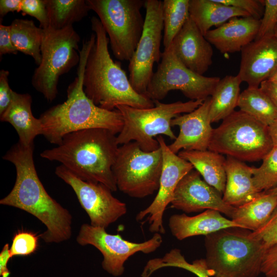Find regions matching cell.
<instances>
[{
	"label": "cell",
	"mask_w": 277,
	"mask_h": 277,
	"mask_svg": "<svg viewBox=\"0 0 277 277\" xmlns=\"http://www.w3.org/2000/svg\"><path fill=\"white\" fill-rule=\"evenodd\" d=\"M10 28L11 39L17 51L31 56L38 66L42 61L43 29L32 20L22 18L14 19Z\"/></svg>",
	"instance_id": "obj_28"
},
{
	"label": "cell",
	"mask_w": 277,
	"mask_h": 277,
	"mask_svg": "<svg viewBox=\"0 0 277 277\" xmlns=\"http://www.w3.org/2000/svg\"><path fill=\"white\" fill-rule=\"evenodd\" d=\"M238 107L262 124L268 126L277 119V108L260 88H248L240 95Z\"/></svg>",
	"instance_id": "obj_29"
},
{
	"label": "cell",
	"mask_w": 277,
	"mask_h": 277,
	"mask_svg": "<svg viewBox=\"0 0 277 277\" xmlns=\"http://www.w3.org/2000/svg\"><path fill=\"white\" fill-rule=\"evenodd\" d=\"M22 0H1L0 17L2 19L9 12L21 11Z\"/></svg>",
	"instance_id": "obj_42"
},
{
	"label": "cell",
	"mask_w": 277,
	"mask_h": 277,
	"mask_svg": "<svg viewBox=\"0 0 277 277\" xmlns=\"http://www.w3.org/2000/svg\"><path fill=\"white\" fill-rule=\"evenodd\" d=\"M261 19L235 17L205 34L206 39L222 53L239 52L255 40Z\"/></svg>",
	"instance_id": "obj_20"
},
{
	"label": "cell",
	"mask_w": 277,
	"mask_h": 277,
	"mask_svg": "<svg viewBox=\"0 0 277 277\" xmlns=\"http://www.w3.org/2000/svg\"><path fill=\"white\" fill-rule=\"evenodd\" d=\"M49 27L61 29L80 22L90 10L87 0H45Z\"/></svg>",
	"instance_id": "obj_30"
},
{
	"label": "cell",
	"mask_w": 277,
	"mask_h": 277,
	"mask_svg": "<svg viewBox=\"0 0 277 277\" xmlns=\"http://www.w3.org/2000/svg\"><path fill=\"white\" fill-rule=\"evenodd\" d=\"M249 235L261 242L266 252L277 244V207L267 222Z\"/></svg>",
	"instance_id": "obj_35"
},
{
	"label": "cell",
	"mask_w": 277,
	"mask_h": 277,
	"mask_svg": "<svg viewBox=\"0 0 277 277\" xmlns=\"http://www.w3.org/2000/svg\"><path fill=\"white\" fill-rule=\"evenodd\" d=\"M178 155L190 163L209 185L223 194L226 183V159L221 154L207 150H181Z\"/></svg>",
	"instance_id": "obj_25"
},
{
	"label": "cell",
	"mask_w": 277,
	"mask_h": 277,
	"mask_svg": "<svg viewBox=\"0 0 277 277\" xmlns=\"http://www.w3.org/2000/svg\"><path fill=\"white\" fill-rule=\"evenodd\" d=\"M12 258L9 244H6L0 253V276L9 277L10 272L8 268L9 260Z\"/></svg>",
	"instance_id": "obj_43"
},
{
	"label": "cell",
	"mask_w": 277,
	"mask_h": 277,
	"mask_svg": "<svg viewBox=\"0 0 277 277\" xmlns=\"http://www.w3.org/2000/svg\"><path fill=\"white\" fill-rule=\"evenodd\" d=\"M80 39L73 26L61 29H43L42 61L34 71L31 84L48 102L56 97L61 76L79 64Z\"/></svg>",
	"instance_id": "obj_7"
},
{
	"label": "cell",
	"mask_w": 277,
	"mask_h": 277,
	"mask_svg": "<svg viewBox=\"0 0 277 277\" xmlns=\"http://www.w3.org/2000/svg\"><path fill=\"white\" fill-rule=\"evenodd\" d=\"M10 25H0V56L6 54H16L18 52L13 45L10 36Z\"/></svg>",
	"instance_id": "obj_41"
},
{
	"label": "cell",
	"mask_w": 277,
	"mask_h": 277,
	"mask_svg": "<svg viewBox=\"0 0 277 277\" xmlns=\"http://www.w3.org/2000/svg\"><path fill=\"white\" fill-rule=\"evenodd\" d=\"M106 229L83 224L76 238L81 246L91 245L103 254V268L114 276L122 275L124 263L131 255L138 252L148 254L155 251L163 239L160 233H155L150 239L142 243H135L123 239L119 234H111Z\"/></svg>",
	"instance_id": "obj_13"
},
{
	"label": "cell",
	"mask_w": 277,
	"mask_h": 277,
	"mask_svg": "<svg viewBox=\"0 0 277 277\" xmlns=\"http://www.w3.org/2000/svg\"><path fill=\"white\" fill-rule=\"evenodd\" d=\"M32 102L29 93L14 91L11 104L0 115L1 121L8 122L13 127L18 134V142L25 146L34 145L35 138L43 133L39 118L33 115Z\"/></svg>",
	"instance_id": "obj_22"
},
{
	"label": "cell",
	"mask_w": 277,
	"mask_h": 277,
	"mask_svg": "<svg viewBox=\"0 0 277 277\" xmlns=\"http://www.w3.org/2000/svg\"><path fill=\"white\" fill-rule=\"evenodd\" d=\"M201 176L193 169L181 179L175 189L171 207L188 213L215 210L231 218L235 207L225 203L222 194Z\"/></svg>",
	"instance_id": "obj_16"
},
{
	"label": "cell",
	"mask_w": 277,
	"mask_h": 277,
	"mask_svg": "<svg viewBox=\"0 0 277 277\" xmlns=\"http://www.w3.org/2000/svg\"><path fill=\"white\" fill-rule=\"evenodd\" d=\"M118 147L115 134L106 129L91 128L66 135L61 144L43 151L40 155L61 163L84 181L101 183L116 191L112 168Z\"/></svg>",
	"instance_id": "obj_4"
},
{
	"label": "cell",
	"mask_w": 277,
	"mask_h": 277,
	"mask_svg": "<svg viewBox=\"0 0 277 277\" xmlns=\"http://www.w3.org/2000/svg\"><path fill=\"white\" fill-rule=\"evenodd\" d=\"M264 10L255 39L274 35L277 25V0H264Z\"/></svg>",
	"instance_id": "obj_36"
},
{
	"label": "cell",
	"mask_w": 277,
	"mask_h": 277,
	"mask_svg": "<svg viewBox=\"0 0 277 277\" xmlns=\"http://www.w3.org/2000/svg\"><path fill=\"white\" fill-rule=\"evenodd\" d=\"M273 147L268 127L239 110L213 129L208 150L242 162H255Z\"/></svg>",
	"instance_id": "obj_8"
},
{
	"label": "cell",
	"mask_w": 277,
	"mask_h": 277,
	"mask_svg": "<svg viewBox=\"0 0 277 277\" xmlns=\"http://www.w3.org/2000/svg\"><path fill=\"white\" fill-rule=\"evenodd\" d=\"M241 52L238 74L248 87H260L277 68V37L273 35L255 39Z\"/></svg>",
	"instance_id": "obj_18"
},
{
	"label": "cell",
	"mask_w": 277,
	"mask_h": 277,
	"mask_svg": "<svg viewBox=\"0 0 277 277\" xmlns=\"http://www.w3.org/2000/svg\"><path fill=\"white\" fill-rule=\"evenodd\" d=\"M55 173L73 190L91 225L106 229L127 213L126 204L113 196L104 185L84 181L62 165L55 168Z\"/></svg>",
	"instance_id": "obj_14"
},
{
	"label": "cell",
	"mask_w": 277,
	"mask_h": 277,
	"mask_svg": "<svg viewBox=\"0 0 277 277\" xmlns=\"http://www.w3.org/2000/svg\"><path fill=\"white\" fill-rule=\"evenodd\" d=\"M242 82L238 74L220 79L211 95L209 118L211 123L223 120L238 106Z\"/></svg>",
	"instance_id": "obj_27"
},
{
	"label": "cell",
	"mask_w": 277,
	"mask_h": 277,
	"mask_svg": "<svg viewBox=\"0 0 277 277\" xmlns=\"http://www.w3.org/2000/svg\"><path fill=\"white\" fill-rule=\"evenodd\" d=\"M171 46L178 60L197 74L203 75L212 63V45L190 17L173 39Z\"/></svg>",
	"instance_id": "obj_19"
},
{
	"label": "cell",
	"mask_w": 277,
	"mask_h": 277,
	"mask_svg": "<svg viewBox=\"0 0 277 277\" xmlns=\"http://www.w3.org/2000/svg\"><path fill=\"white\" fill-rule=\"evenodd\" d=\"M262 160L259 167H252L253 181L259 192L277 187V147H273Z\"/></svg>",
	"instance_id": "obj_32"
},
{
	"label": "cell",
	"mask_w": 277,
	"mask_h": 277,
	"mask_svg": "<svg viewBox=\"0 0 277 277\" xmlns=\"http://www.w3.org/2000/svg\"><path fill=\"white\" fill-rule=\"evenodd\" d=\"M161 58L146 93L153 101H160L174 90L181 91L190 100L204 101L211 96L221 79L205 76L187 68L176 57L171 45L164 49Z\"/></svg>",
	"instance_id": "obj_11"
},
{
	"label": "cell",
	"mask_w": 277,
	"mask_h": 277,
	"mask_svg": "<svg viewBox=\"0 0 277 277\" xmlns=\"http://www.w3.org/2000/svg\"><path fill=\"white\" fill-rule=\"evenodd\" d=\"M169 227L172 235L179 240L195 235L206 236L224 229L242 228L222 216L219 211L212 209L193 216L184 213L172 215L169 220Z\"/></svg>",
	"instance_id": "obj_21"
},
{
	"label": "cell",
	"mask_w": 277,
	"mask_h": 277,
	"mask_svg": "<svg viewBox=\"0 0 277 277\" xmlns=\"http://www.w3.org/2000/svg\"><path fill=\"white\" fill-rule=\"evenodd\" d=\"M95 41L88 54L83 77L86 96L97 106L114 110L118 106L150 108L154 101L137 93L132 86L121 63L114 62L108 49L109 38L98 18H91Z\"/></svg>",
	"instance_id": "obj_3"
},
{
	"label": "cell",
	"mask_w": 277,
	"mask_h": 277,
	"mask_svg": "<svg viewBox=\"0 0 277 277\" xmlns=\"http://www.w3.org/2000/svg\"><path fill=\"white\" fill-rule=\"evenodd\" d=\"M21 12L24 15L35 17L39 27L46 29L49 27V20L45 0H22Z\"/></svg>",
	"instance_id": "obj_37"
},
{
	"label": "cell",
	"mask_w": 277,
	"mask_h": 277,
	"mask_svg": "<svg viewBox=\"0 0 277 277\" xmlns=\"http://www.w3.org/2000/svg\"><path fill=\"white\" fill-rule=\"evenodd\" d=\"M189 9V0L162 1L164 49L171 46L173 39L190 17Z\"/></svg>",
	"instance_id": "obj_31"
},
{
	"label": "cell",
	"mask_w": 277,
	"mask_h": 277,
	"mask_svg": "<svg viewBox=\"0 0 277 277\" xmlns=\"http://www.w3.org/2000/svg\"><path fill=\"white\" fill-rule=\"evenodd\" d=\"M40 237L35 233L23 230H18L14 234L10 247L12 256H28L34 253L38 247Z\"/></svg>",
	"instance_id": "obj_34"
},
{
	"label": "cell",
	"mask_w": 277,
	"mask_h": 277,
	"mask_svg": "<svg viewBox=\"0 0 277 277\" xmlns=\"http://www.w3.org/2000/svg\"><path fill=\"white\" fill-rule=\"evenodd\" d=\"M265 192H269V193H271L277 194V187L273 188V189H272L269 190L265 191Z\"/></svg>",
	"instance_id": "obj_47"
},
{
	"label": "cell",
	"mask_w": 277,
	"mask_h": 277,
	"mask_svg": "<svg viewBox=\"0 0 277 277\" xmlns=\"http://www.w3.org/2000/svg\"><path fill=\"white\" fill-rule=\"evenodd\" d=\"M163 154V167L157 193L151 204L140 211L136 220L148 222L152 233L164 234L163 215L166 207L171 203L175 189L187 173L193 169L192 164L170 150L161 135L156 137Z\"/></svg>",
	"instance_id": "obj_15"
},
{
	"label": "cell",
	"mask_w": 277,
	"mask_h": 277,
	"mask_svg": "<svg viewBox=\"0 0 277 277\" xmlns=\"http://www.w3.org/2000/svg\"><path fill=\"white\" fill-rule=\"evenodd\" d=\"M267 80L277 84V68L272 72Z\"/></svg>",
	"instance_id": "obj_46"
},
{
	"label": "cell",
	"mask_w": 277,
	"mask_h": 277,
	"mask_svg": "<svg viewBox=\"0 0 277 277\" xmlns=\"http://www.w3.org/2000/svg\"><path fill=\"white\" fill-rule=\"evenodd\" d=\"M8 70L2 69L0 71V115L2 114L11 104L14 94L9 86Z\"/></svg>",
	"instance_id": "obj_39"
},
{
	"label": "cell",
	"mask_w": 277,
	"mask_h": 277,
	"mask_svg": "<svg viewBox=\"0 0 277 277\" xmlns=\"http://www.w3.org/2000/svg\"><path fill=\"white\" fill-rule=\"evenodd\" d=\"M268 127L273 146L277 147V119Z\"/></svg>",
	"instance_id": "obj_45"
},
{
	"label": "cell",
	"mask_w": 277,
	"mask_h": 277,
	"mask_svg": "<svg viewBox=\"0 0 277 277\" xmlns=\"http://www.w3.org/2000/svg\"><path fill=\"white\" fill-rule=\"evenodd\" d=\"M274 35L277 37V25L274 30Z\"/></svg>",
	"instance_id": "obj_48"
},
{
	"label": "cell",
	"mask_w": 277,
	"mask_h": 277,
	"mask_svg": "<svg viewBox=\"0 0 277 277\" xmlns=\"http://www.w3.org/2000/svg\"><path fill=\"white\" fill-rule=\"evenodd\" d=\"M240 228L224 229L205 236L211 276L258 277L266 252L260 241Z\"/></svg>",
	"instance_id": "obj_5"
},
{
	"label": "cell",
	"mask_w": 277,
	"mask_h": 277,
	"mask_svg": "<svg viewBox=\"0 0 277 277\" xmlns=\"http://www.w3.org/2000/svg\"><path fill=\"white\" fill-rule=\"evenodd\" d=\"M260 88L269 96L277 108V84L266 80L261 83Z\"/></svg>",
	"instance_id": "obj_44"
},
{
	"label": "cell",
	"mask_w": 277,
	"mask_h": 277,
	"mask_svg": "<svg viewBox=\"0 0 277 277\" xmlns=\"http://www.w3.org/2000/svg\"><path fill=\"white\" fill-rule=\"evenodd\" d=\"M152 265L155 270L163 267L171 266L187 270L198 277H212L205 259L197 260L189 264L177 249H172L162 258L152 259Z\"/></svg>",
	"instance_id": "obj_33"
},
{
	"label": "cell",
	"mask_w": 277,
	"mask_h": 277,
	"mask_svg": "<svg viewBox=\"0 0 277 277\" xmlns=\"http://www.w3.org/2000/svg\"><path fill=\"white\" fill-rule=\"evenodd\" d=\"M95 41V34L83 41L80 50V60L77 76L68 86L67 100L53 106L39 117L42 125V135L51 144L58 145L66 135L91 128L107 129L115 135L123 127V121L117 110H107L95 105L86 95L83 77L89 51Z\"/></svg>",
	"instance_id": "obj_2"
},
{
	"label": "cell",
	"mask_w": 277,
	"mask_h": 277,
	"mask_svg": "<svg viewBox=\"0 0 277 277\" xmlns=\"http://www.w3.org/2000/svg\"><path fill=\"white\" fill-rule=\"evenodd\" d=\"M277 207V194L265 191L250 202L235 207L232 221L242 228L255 231L269 219Z\"/></svg>",
	"instance_id": "obj_26"
},
{
	"label": "cell",
	"mask_w": 277,
	"mask_h": 277,
	"mask_svg": "<svg viewBox=\"0 0 277 277\" xmlns=\"http://www.w3.org/2000/svg\"><path fill=\"white\" fill-rule=\"evenodd\" d=\"M275 277H277V273H276V275H275Z\"/></svg>",
	"instance_id": "obj_49"
},
{
	"label": "cell",
	"mask_w": 277,
	"mask_h": 277,
	"mask_svg": "<svg viewBox=\"0 0 277 277\" xmlns=\"http://www.w3.org/2000/svg\"><path fill=\"white\" fill-rule=\"evenodd\" d=\"M162 167L161 147L146 152L131 142L119 146L112 170L117 189L130 197L143 198L158 190Z\"/></svg>",
	"instance_id": "obj_10"
},
{
	"label": "cell",
	"mask_w": 277,
	"mask_h": 277,
	"mask_svg": "<svg viewBox=\"0 0 277 277\" xmlns=\"http://www.w3.org/2000/svg\"><path fill=\"white\" fill-rule=\"evenodd\" d=\"M98 16L114 57L130 61L142 34L145 18L141 12L144 0H87Z\"/></svg>",
	"instance_id": "obj_9"
},
{
	"label": "cell",
	"mask_w": 277,
	"mask_h": 277,
	"mask_svg": "<svg viewBox=\"0 0 277 277\" xmlns=\"http://www.w3.org/2000/svg\"><path fill=\"white\" fill-rule=\"evenodd\" d=\"M261 272L266 277H275L277 273V244L270 248L263 258Z\"/></svg>",
	"instance_id": "obj_40"
},
{
	"label": "cell",
	"mask_w": 277,
	"mask_h": 277,
	"mask_svg": "<svg viewBox=\"0 0 277 277\" xmlns=\"http://www.w3.org/2000/svg\"><path fill=\"white\" fill-rule=\"evenodd\" d=\"M190 17L205 36L213 26L222 25L235 17L250 16L246 12L217 0H189Z\"/></svg>",
	"instance_id": "obj_24"
},
{
	"label": "cell",
	"mask_w": 277,
	"mask_h": 277,
	"mask_svg": "<svg viewBox=\"0 0 277 277\" xmlns=\"http://www.w3.org/2000/svg\"><path fill=\"white\" fill-rule=\"evenodd\" d=\"M229 6L240 9L246 12L250 16L258 19L262 17L264 10V1L260 0H217Z\"/></svg>",
	"instance_id": "obj_38"
},
{
	"label": "cell",
	"mask_w": 277,
	"mask_h": 277,
	"mask_svg": "<svg viewBox=\"0 0 277 277\" xmlns=\"http://www.w3.org/2000/svg\"><path fill=\"white\" fill-rule=\"evenodd\" d=\"M143 31L135 51L129 61V79L133 89L145 95L154 74L153 65L162 57L160 50L164 24L162 1L146 0Z\"/></svg>",
	"instance_id": "obj_12"
},
{
	"label": "cell",
	"mask_w": 277,
	"mask_h": 277,
	"mask_svg": "<svg viewBox=\"0 0 277 277\" xmlns=\"http://www.w3.org/2000/svg\"><path fill=\"white\" fill-rule=\"evenodd\" d=\"M211 97L191 112L179 115L171 120V126H178L179 133L174 141L168 145L174 153L183 150L205 151L208 147L213 129L211 126L209 109Z\"/></svg>",
	"instance_id": "obj_17"
},
{
	"label": "cell",
	"mask_w": 277,
	"mask_h": 277,
	"mask_svg": "<svg viewBox=\"0 0 277 277\" xmlns=\"http://www.w3.org/2000/svg\"><path fill=\"white\" fill-rule=\"evenodd\" d=\"M225 171L226 183L223 199L227 204L239 207L250 202L261 192L254 186L252 167L227 156Z\"/></svg>",
	"instance_id": "obj_23"
},
{
	"label": "cell",
	"mask_w": 277,
	"mask_h": 277,
	"mask_svg": "<svg viewBox=\"0 0 277 277\" xmlns=\"http://www.w3.org/2000/svg\"><path fill=\"white\" fill-rule=\"evenodd\" d=\"M34 145L18 142L3 156L15 166L16 177L10 193L0 204L24 210L39 220L46 227L40 238L47 243H58L72 235V215L53 199L40 181L33 160Z\"/></svg>",
	"instance_id": "obj_1"
},
{
	"label": "cell",
	"mask_w": 277,
	"mask_h": 277,
	"mask_svg": "<svg viewBox=\"0 0 277 277\" xmlns=\"http://www.w3.org/2000/svg\"><path fill=\"white\" fill-rule=\"evenodd\" d=\"M153 101L154 106L150 108H137L126 105L116 107L123 121L122 129L116 136L118 145L135 142L146 152L159 149V143L154 137L165 135L175 140L176 136L171 129V120L181 113L192 112L204 102L190 100L166 104Z\"/></svg>",
	"instance_id": "obj_6"
}]
</instances>
